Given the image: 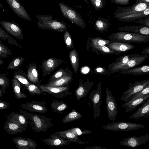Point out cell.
Segmentation results:
<instances>
[{"label": "cell", "mask_w": 149, "mask_h": 149, "mask_svg": "<svg viewBox=\"0 0 149 149\" xmlns=\"http://www.w3.org/2000/svg\"><path fill=\"white\" fill-rule=\"evenodd\" d=\"M19 111L33 122V125L31 128L33 131L36 132L46 131L54 125L51 122V118H47L45 116L30 113L21 109Z\"/></svg>", "instance_id": "cell-1"}, {"label": "cell", "mask_w": 149, "mask_h": 149, "mask_svg": "<svg viewBox=\"0 0 149 149\" xmlns=\"http://www.w3.org/2000/svg\"><path fill=\"white\" fill-rule=\"evenodd\" d=\"M108 38L114 41L130 44L131 43H146L149 41V36L124 31L115 33Z\"/></svg>", "instance_id": "cell-2"}, {"label": "cell", "mask_w": 149, "mask_h": 149, "mask_svg": "<svg viewBox=\"0 0 149 149\" xmlns=\"http://www.w3.org/2000/svg\"><path fill=\"white\" fill-rule=\"evenodd\" d=\"M37 25L39 27L43 29L50 30L63 32L68 29L66 24L53 19L51 16L38 15Z\"/></svg>", "instance_id": "cell-3"}, {"label": "cell", "mask_w": 149, "mask_h": 149, "mask_svg": "<svg viewBox=\"0 0 149 149\" xmlns=\"http://www.w3.org/2000/svg\"><path fill=\"white\" fill-rule=\"evenodd\" d=\"M144 127V126L141 124L121 121L109 123L104 126L102 128L109 130L125 131L135 130Z\"/></svg>", "instance_id": "cell-4"}, {"label": "cell", "mask_w": 149, "mask_h": 149, "mask_svg": "<svg viewBox=\"0 0 149 149\" xmlns=\"http://www.w3.org/2000/svg\"><path fill=\"white\" fill-rule=\"evenodd\" d=\"M100 81L97 84L96 88L91 91L89 98L93 104L94 119H96L100 116L102 101L101 100V85Z\"/></svg>", "instance_id": "cell-5"}, {"label": "cell", "mask_w": 149, "mask_h": 149, "mask_svg": "<svg viewBox=\"0 0 149 149\" xmlns=\"http://www.w3.org/2000/svg\"><path fill=\"white\" fill-rule=\"evenodd\" d=\"M148 84L149 79L140 82L138 80L133 84L130 83L128 89L122 93L121 100L125 102H128L132 99L134 95L142 90Z\"/></svg>", "instance_id": "cell-6"}, {"label": "cell", "mask_w": 149, "mask_h": 149, "mask_svg": "<svg viewBox=\"0 0 149 149\" xmlns=\"http://www.w3.org/2000/svg\"><path fill=\"white\" fill-rule=\"evenodd\" d=\"M59 6L64 17L77 26L81 27H84L83 20L75 10L63 3H60Z\"/></svg>", "instance_id": "cell-7"}, {"label": "cell", "mask_w": 149, "mask_h": 149, "mask_svg": "<svg viewBox=\"0 0 149 149\" xmlns=\"http://www.w3.org/2000/svg\"><path fill=\"white\" fill-rule=\"evenodd\" d=\"M106 104L107 110L109 118L114 122L118 114L117 105L115 97L111 91L107 88L106 90Z\"/></svg>", "instance_id": "cell-8"}, {"label": "cell", "mask_w": 149, "mask_h": 149, "mask_svg": "<svg viewBox=\"0 0 149 149\" xmlns=\"http://www.w3.org/2000/svg\"><path fill=\"white\" fill-rule=\"evenodd\" d=\"M64 63L65 62L61 59L53 57L44 60L40 66L42 69V77L46 76Z\"/></svg>", "instance_id": "cell-9"}, {"label": "cell", "mask_w": 149, "mask_h": 149, "mask_svg": "<svg viewBox=\"0 0 149 149\" xmlns=\"http://www.w3.org/2000/svg\"><path fill=\"white\" fill-rule=\"evenodd\" d=\"M40 88L43 92L52 95L56 98H63L72 94L69 87H49L41 84Z\"/></svg>", "instance_id": "cell-10"}, {"label": "cell", "mask_w": 149, "mask_h": 149, "mask_svg": "<svg viewBox=\"0 0 149 149\" xmlns=\"http://www.w3.org/2000/svg\"><path fill=\"white\" fill-rule=\"evenodd\" d=\"M149 141V134L141 136H132L125 138L120 142L122 146L130 147H136L144 144Z\"/></svg>", "instance_id": "cell-11"}, {"label": "cell", "mask_w": 149, "mask_h": 149, "mask_svg": "<svg viewBox=\"0 0 149 149\" xmlns=\"http://www.w3.org/2000/svg\"><path fill=\"white\" fill-rule=\"evenodd\" d=\"M0 25L11 35L20 40L23 39L22 30L17 23L14 21H1Z\"/></svg>", "instance_id": "cell-12"}, {"label": "cell", "mask_w": 149, "mask_h": 149, "mask_svg": "<svg viewBox=\"0 0 149 149\" xmlns=\"http://www.w3.org/2000/svg\"><path fill=\"white\" fill-rule=\"evenodd\" d=\"M79 86L76 89L74 96L76 99L79 101L81 98L86 97L87 93L89 92L93 86L94 82H90L88 78L84 81L81 79L79 81Z\"/></svg>", "instance_id": "cell-13"}, {"label": "cell", "mask_w": 149, "mask_h": 149, "mask_svg": "<svg viewBox=\"0 0 149 149\" xmlns=\"http://www.w3.org/2000/svg\"><path fill=\"white\" fill-rule=\"evenodd\" d=\"M9 7L19 17L31 21L28 13L18 0H6Z\"/></svg>", "instance_id": "cell-14"}, {"label": "cell", "mask_w": 149, "mask_h": 149, "mask_svg": "<svg viewBox=\"0 0 149 149\" xmlns=\"http://www.w3.org/2000/svg\"><path fill=\"white\" fill-rule=\"evenodd\" d=\"M134 55L128 54L116 58L115 61L108 66L107 70L111 74L118 72L119 69L125 65Z\"/></svg>", "instance_id": "cell-15"}, {"label": "cell", "mask_w": 149, "mask_h": 149, "mask_svg": "<svg viewBox=\"0 0 149 149\" xmlns=\"http://www.w3.org/2000/svg\"><path fill=\"white\" fill-rule=\"evenodd\" d=\"M46 104V102H45L33 101L22 104L20 107L30 112L45 113L47 111V109L44 106Z\"/></svg>", "instance_id": "cell-16"}, {"label": "cell", "mask_w": 149, "mask_h": 149, "mask_svg": "<svg viewBox=\"0 0 149 149\" xmlns=\"http://www.w3.org/2000/svg\"><path fill=\"white\" fill-rule=\"evenodd\" d=\"M18 149H36L38 144L31 138L18 137L12 139Z\"/></svg>", "instance_id": "cell-17"}, {"label": "cell", "mask_w": 149, "mask_h": 149, "mask_svg": "<svg viewBox=\"0 0 149 149\" xmlns=\"http://www.w3.org/2000/svg\"><path fill=\"white\" fill-rule=\"evenodd\" d=\"M41 141L47 146H61L69 144L72 142L70 141L54 134L49 135V138L41 139Z\"/></svg>", "instance_id": "cell-18"}, {"label": "cell", "mask_w": 149, "mask_h": 149, "mask_svg": "<svg viewBox=\"0 0 149 149\" xmlns=\"http://www.w3.org/2000/svg\"><path fill=\"white\" fill-rule=\"evenodd\" d=\"M149 99V94L143 96L130 100L122 105L123 108L125 109V112H128L136 109L141 104Z\"/></svg>", "instance_id": "cell-19"}, {"label": "cell", "mask_w": 149, "mask_h": 149, "mask_svg": "<svg viewBox=\"0 0 149 149\" xmlns=\"http://www.w3.org/2000/svg\"><path fill=\"white\" fill-rule=\"evenodd\" d=\"M28 118L22 114H21L16 112H12L7 117V120L10 122L27 127L30 124L33 126V123L32 121H28Z\"/></svg>", "instance_id": "cell-20"}, {"label": "cell", "mask_w": 149, "mask_h": 149, "mask_svg": "<svg viewBox=\"0 0 149 149\" xmlns=\"http://www.w3.org/2000/svg\"><path fill=\"white\" fill-rule=\"evenodd\" d=\"M149 56L147 55L134 54L128 62L119 69L118 72L135 67L141 64Z\"/></svg>", "instance_id": "cell-21"}, {"label": "cell", "mask_w": 149, "mask_h": 149, "mask_svg": "<svg viewBox=\"0 0 149 149\" xmlns=\"http://www.w3.org/2000/svg\"><path fill=\"white\" fill-rule=\"evenodd\" d=\"M26 76L27 79L32 84L40 88L41 84L40 82L38 73L35 63H32L29 64L26 71Z\"/></svg>", "instance_id": "cell-22"}, {"label": "cell", "mask_w": 149, "mask_h": 149, "mask_svg": "<svg viewBox=\"0 0 149 149\" xmlns=\"http://www.w3.org/2000/svg\"><path fill=\"white\" fill-rule=\"evenodd\" d=\"M3 129L8 134L15 135L26 131L27 127L24 126L11 122L7 120L3 126Z\"/></svg>", "instance_id": "cell-23"}, {"label": "cell", "mask_w": 149, "mask_h": 149, "mask_svg": "<svg viewBox=\"0 0 149 149\" xmlns=\"http://www.w3.org/2000/svg\"><path fill=\"white\" fill-rule=\"evenodd\" d=\"M142 104L135 112L129 117V118L139 119L143 117H149V99Z\"/></svg>", "instance_id": "cell-24"}, {"label": "cell", "mask_w": 149, "mask_h": 149, "mask_svg": "<svg viewBox=\"0 0 149 149\" xmlns=\"http://www.w3.org/2000/svg\"><path fill=\"white\" fill-rule=\"evenodd\" d=\"M106 46L111 49L121 53L130 51L135 47L130 44L114 41Z\"/></svg>", "instance_id": "cell-25"}, {"label": "cell", "mask_w": 149, "mask_h": 149, "mask_svg": "<svg viewBox=\"0 0 149 149\" xmlns=\"http://www.w3.org/2000/svg\"><path fill=\"white\" fill-rule=\"evenodd\" d=\"M73 80L72 76H67L58 79L48 84H42L43 86L54 87H69L71 82Z\"/></svg>", "instance_id": "cell-26"}, {"label": "cell", "mask_w": 149, "mask_h": 149, "mask_svg": "<svg viewBox=\"0 0 149 149\" xmlns=\"http://www.w3.org/2000/svg\"><path fill=\"white\" fill-rule=\"evenodd\" d=\"M54 134L69 140L72 142L77 143L81 144L89 143L88 142H84L79 139L78 136L76 135L74 133L67 130L56 132Z\"/></svg>", "instance_id": "cell-27"}, {"label": "cell", "mask_w": 149, "mask_h": 149, "mask_svg": "<svg viewBox=\"0 0 149 149\" xmlns=\"http://www.w3.org/2000/svg\"><path fill=\"white\" fill-rule=\"evenodd\" d=\"M119 73L133 75H145L149 74V65H142L125 70L119 72Z\"/></svg>", "instance_id": "cell-28"}, {"label": "cell", "mask_w": 149, "mask_h": 149, "mask_svg": "<svg viewBox=\"0 0 149 149\" xmlns=\"http://www.w3.org/2000/svg\"><path fill=\"white\" fill-rule=\"evenodd\" d=\"M88 51H90L92 52L97 54H100L103 55L111 54L120 55L121 53L111 49L106 46H95L90 47L86 49Z\"/></svg>", "instance_id": "cell-29"}, {"label": "cell", "mask_w": 149, "mask_h": 149, "mask_svg": "<svg viewBox=\"0 0 149 149\" xmlns=\"http://www.w3.org/2000/svg\"><path fill=\"white\" fill-rule=\"evenodd\" d=\"M113 42L110 40H106L100 37H90L88 40L86 48L95 46H106Z\"/></svg>", "instance_id": "cell-30"}, {"label": "cell", "mask_w": 149, "mask_h": 149, "mask_svg": "<svg viewBox=\"0 0 149 149\" xmlns=\"http://www.w3.org/2000/svg\"><path fill=\"white\" fill-rule=\"evenodd\" d=\"M11 84L13 93L17 100L27 97L26 95L21 92V83L14 77L11 80Z\"/></svg>", "instance_id": "cell-31"}, {"label": "cell", "mask_w": 149, "mask_h": 149, "mask_svg": "<svg viewBox=\"0 0 149 149\" xmlns=\"http://www.w3.org/2000/svg\"><path fill=\"white\" fill-rule=\"evenodd\" d=\"M73 74L69 67L67 69L60 68L55 72L50 78L46 84H48L58 79L67 76H73Z\"/></svg>", "instance_id": "cell-32"}, {"label": "cell", "mask_w": 149, "mask_h": 149, "mask_svg": "<svg viewBox=\"0 0 149 149\" xmlns=\"http://www.w3.org/2000/svg\"><path fill=\"white\" fill-rule=\"evenodd\" d=\"M69 58L71 64L74 72L77 74L79 66V55L75 49L71 50L69 53Z\"/></svg>", "instance_id": "cell-33"}, {"label": "cell", "mask_w": 149, "mask_h": 149, "mask_svg": "<svg viewBox=\"0 0 149 149\" xmlns=\"http://www.w3.org/2000/svg\"><path fill=\"white\" fill-rule=\"evenodd\" d=\"M82 116V114L72 109L70 112L63 118L62 122L65 123H69L81 118Z\"/></svg>", "instance_id": "cell-34"}, {"label": "cell", "mask_w": 149, "mask_h": 149, "mask_svg": "<svg viewBox=\"0 0 149 149\" xmlns=\"http://www.w3.org/2000/svg\"><path fill=\"white\" fill-rule=\"evenodd\" d=\"M0 38L4 40L7 41L8 43L11 45H14L20 48L22 47L8 33L4 30L0 26Z\"/></svg>", "instance_id": "cell-35"}, {"label": "cell", "mask_w": 149, "mask_h": 149, "mask_svg": "<svg viewBox=\"0 0 149 149\" xmlns=\"http://www.w3.org/2000/svg\"><path fill=\"white\" fill-rule=\"evenodd\" d=\"M50 106L53 111L58 113H61L68 107L67 104L63 101H58L57 100H53Z\"/></svg>", "instance_id": "cell-36"}, {"label": "cell", "mask_w": 149, "mask_h": 149, "mask_svg": "<svg viewBox=\"0 0 149 149\" xmlns=\"http://www.w3.org/2000/svg\"><path fill=\"white\" fill-rule=\"evenodd\" d=\"M26 89L28 92L31 95H39L43 92L42 89L38 86L30 83L23 85Z\"/></svg>", "instance_id": "cell-37"}, {"label": "cell", "mask_w": 149, "mask_h": 149, "mask_svg": "<svg viewBox=\"0 0 149 149\" xmlns=\"http://www.w3.org/2000/svg\"><path fill=\"white\" fill-rule=\"evenodd\" d=\"M13 77L20 81L23 85L28 84L31 83L27 79L26 74L22 70H19L15 72Z\"/></svg>", "instance_id": "cell-38"}, {"label": "cell", "mask_w": 149, "mask_h": 149, "mask_svg": "<svg viewBox=\"0 0 149 149\" xmlns=\"http://www.w3.org/2000/svg\"><path fill=\"white\" fill-rule=\"evenodd\" d=\"M24 61V59L22 57H16L13 58L8 65V70H16L22 64Z\"/></svg>", "instance_id": "cell-39"}, {"label": "cell", "mask_w": 149, "mask_h": 149, "mask_svg": "<svg viewBox=\"0 0 149 149\" xmlns=\"http://www.w3.org/2000/svg\"><path fill=\"white\" fill-rule=\"evenodd\" d=\"M148 7L147 4L145 3H139L136 5L135 7L132 8L129 11L124 12L123 15H125L131 14L135 12L142 11Z\"/></svg>", "instance_id": "cell-40"}, {"label": "cell", "mask_w": 149, "mask_h": 149, "mask_svg": "<svg viewBox=\"0 0 149 149\" xmlns=\"http://www.w3.org/2000/svg\"><path fill=\"white\" fill-rule=\"evenodd\" d=\"M9 85L10 81L8 77L4 74H0V86L3 93L5 95H6V90Z\"/></svg>", "instance_id": "cell-41"}, {"label": "cell", "mask_w": 149, "mask_h": 149, "mask_svg": "<svg viewBox=\"0 0 149 149\" xmlns=\"http://www.w3.org/2000/svg\"><path fill=\"white\" fill-rule=\"evenodd\" d=\"M64 40L68 49H71L74 47V45L72 41L71 36L69 32L66 30L64 33Z\"/></svg>", "instance_id": "cell-42"}, {"label": "cell", "mask_w": 149, "mask_h": 149, "mask_svg": "<svg viewBox=\"0 0 149 149\" xmlns=\"http://www.w3.org/2000/svg\"><path fill=\"white\" fill-rule=\"evenodd\" d=\"M67 130L72 132L77 136L83 134H88L93 132V131L91 130H82L77 127H72Z\"/></svg>", "instance_id": "cell-43"}, {"label": "cell", "mask_w": 149, "mask_h": 149, "mask_svg": "<svg viewBox=\"0 0 149 149\" xmlns=\"http://www.w3.org/2000/svg\"><path fill=\"white\" fill-rule=\"evenodd\" d=\"M149 94V84H147L142 90L134 95L132 99H134Z\"/></svg>", "instance_id": "cell-44"}, {"label": "cell", "mask_w": 149, "mask_h": 149, "mask_svg": "<svg viewBox=\"0 0 149 149\" xmlns=\"http://www.w3.org/2000/svg\"><path fill=\"white\" fill-rule=\"evenodd\" d=\"M0 52L7 55H10L12 54V52L8 48L0 41Z\"/></svg>", "instance_id": "cell-45"}, {"label": "cell", "mask_w": 149, "mask_h": 149, "mask_svg": "<svg viewBox=\"0 0 149 149\" xmlns=\"http://www.w3.org/2000/svg\"><path fill=\"white\" fill-rule=\"evenodd\" d=\"M96 25L97 30L100 31H104L107 27L106 24L101 20H98L96 23Z\"/></svg>", "instance_id": "cell-46"}, {"label": "cell", "mask_w": 149, "mask_h": 149, "mask_svg": "<svg viewBox=\"0 0 149 149\" xmlns=\"http://www.w3.org/2000/svg\"><path fill=\"white\" fill-rule=\"evenodd\" d=\"M94 71L97 72L98 74L102 75H107L111 74L110 72L106 70V68L100 67L94 69Z\"/></svg>", "instance_id": "cell-47"}, {"label": "cell", "mask_w": 149, "mask_h": 149, "mask_svg": "<svg viewBox=\"0 0 149 149\" xmlns=\"http://www.w3.org/2000/svg\"><path fill=\"white\" fill-rule=\"evenodd\" d=\"M9 103L0 99V110L7 109L9 107Z\"/></svg>", "instance_id": "cell-48"}, {"label": "cell", "mask_w": 149, "mask_h": 149, "mask_svg": "<svg viewBox=\"0 0 149 149\" xmlns=\"http://www.w3.org/2000/svg\"><path fill=\"white\" fill-rule=\"evenodd\" d=\"M139 32L140 34L149 36V28L146 27H142L139 30Z\"/></svg>", "instance_id": "cell-49"}, {"label": "cell", "mask_w": 149, "mask_h": 149, "mask_svg": "<svg viewBox=\"0 0 149 149\" xmlns=\"http://www.w3.org/2000/svg\"><path fill=\"white\" fill-rule=\"evenodd\" d=\"M85 149H106L105 147H102L100 146H93L89 147H87L85 148Z\"/></svg>", "instance_id": "cell-50"}, {"label": "cell", "mask_w": 149, "mask_h": 149, "mask_svg": "<svg viewBox=\"0 0 149 149\" xmlns=\"http://www.w3.org/2000/svg\"><path fill=\"white\" fill-rule=\"evenodd\" d=\"M141 53L145 55H148L149 54V47H148L145 48L141 52Z\"/></svg>", "instance_id": "cell-51"}, {"label": "cell", "mask_w": 149, "mask_h": 149, "mask_svg": "<svg viewBox=\"0 0 149 149\" xmlns=\"http://www.w3.org/2000/svg\"><path fill=\"white\" fill-rule=\"evenodd\" d=\"M93 2L97 7H99L100 5L101 0H93Z\"/></svg>", "instance_id": "cell-52"}, {"label": "cell", "mask_w": 149, "mask_h": 149, "mask_svg": "<svg viewBox=\"0 0 149 149\" xmlns=\"http://www.w3.org/2000/svg\"><path fill=\"white\" fill-rule=\"evenodd\" d=\"M149 8L148 7L147 8H146L143 11V13L145 15H148L149 14Z\"/></svg>", "instance_id": "cell-53"}, {"label": "cell", "mask_w": 149, "mask_h": 149, "mask_svg": "<svg viewBox=\"0 0 149 149\" xmlns=\"http://www.w3.org/2000/svg\"><path fill=\"white\" fill-rule=\"evenodd\" d=\"M89 71V69L87 67H85L82 70V72L84 73H87Z\"/></svg>", "instance_id": "cell-54"}, {"label": "cell", "mask_w": 149, "mask_h": 149, "mask_svg": "<svg viewBox=\"0 0 149 149\" xmlns=\"http://www.w3.org/2000/svg\"><path fill=\"white\" fill-rule=\"evenodd\" d=\"M8 57V55L4 54L0 52V58H4Z\"/></svg>", "instance_id": "cell-55"}, {"label": "cell", "mask_w": 149, "mask_h": 149, "mask_svg": "<svg viewBox=\"0 0 149 149\" xmlns=\"http://www.w3.org/2000/svg\"><path fill=\"white\" fill-rule=\"evenodd\" d=\"M2 92V91L0 88V98L3 96Z\"/></svg>", "instance_id": "cell-56"}, {"label": "cell", "mask_w": 149, "mask_h": 149, "mask_svg": "<svg viewBox=\"0 0 149 149\" xmlns=\"http://www.w3.org/2000/svg\"><path fill=\"white\" fill-rule=\"evenodd\" d=\"M3 60L0 58V66L3 64Z\"/></svg>", "instance_id": "cell-57"}, {"label": "cell", "mask_w": 149, "mask_h": 149, "mask_svg": "<svg viewBox=\"0 0 149 149\" xmlns=\"http://www.w3.org/2000/svg\"><path fill=\"white\" fill-rule=\"evenodd\" d=\"M0 8H3V6L1 3L0 2Z\"/></svg>", "instance_id": "cell-58"}, {"label": "cell", "mask_w": 149, "mask_h": 149, "mask_svg": "<svg viewBox=\"0 0 149 149\" xmlns=\"http://www.w3.org/2000/svg\"><path fill=\"white\" fill-rule=\"evenodd\" d=\"M125 0H119V2H123L124 1H125Z\"/></svg>", "instance_id": "cell-59"}, {"label": "cell", "mask_w": 149, "mask_h": 149, "mask_svg": "<svg viewBox=\"0 0 149 149\" xmlns=\"http://www.w3.org/2000/svg\"><path fill=\"white\" fill-rule=\"evenodd\" d=\"M145 1L146 2H147L148 3L149 2V0H145Z\"/></svg>", "instance_id": "cell-60"}]
</instances>
